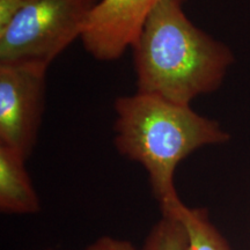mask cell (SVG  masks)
<instances>
[{
    "instance_id": "cell-1",
    "label": "cell",
    "mask_w": 250,
    "mask_h": 250,
    "mask_svg": "<svg viewBox=\"0 0 250 250\" xmlns=\"http://www.w3.org/2000/svg\"><path fill=\"white\" fill-rule=\"evenodd\" d=\"M186 0H159L132 49L137 92L189 104L219 89L233 51L190 21Z\"/></svg>"
},
{
    "instance_id": "cell-2",
    "label": "cell",
    "mask_w": 250,
    "mask_h": 250,
    "mask_svg": "<svg viewBox=\"0 0 250 250\" xmlns=\"http://www.w3.org/2000/svg\"><path fill=\"white\" fill-rule=\"evenodd\" d=\"M115 146L118 153L138 162L148 174L152 193L160 211L179 204L174 176L181 161L197 149L229 140L217 121L151 94L115 100Z\"/></svg>"
},
{
    "instance_id": "cell-3",
    "label": "cell",
    "mask_w": 250,
    "mask_h": 250,
    "mask_svg": "<svg viewBox=\"0 0 250 250\" xmlns=\"http://www.w3.org/2000/svg\"><path fill=\"white\" fill-rule=\"evenodd\" d=\"M100 0H27L0 29V62H35L49 67L81 36Z\"/></svg>"
},
{
    "instance_id": "cell-4",
    "label": "cell",
    "mask_w": 250,
    "mask_h": 250,
    "mask_svg": "<svg viewBox=\"0 0 250 250\" xmlns=\"http://www.w3.org/2000/svg\"><path fill=\"white\" fill-rule=\"evenodd\" d=\"M46 70L35 62H0V145L26 159L42 123Z\"/></svg>"
},
{
    "instance_id": "cell-5",
    "label": "cell",
    "mask_w": 250,
    "mask_h": 250,
    "mask_svg": "<svg viewBox=\"0 0 250 250\" xmlns=\"http://www.w3.org/2000/svg\"><path fill=\"white\" fill-rule=\"evenodd\" d=\"M159 0H100L94 6L80 40L100 62L116 61L132 48Z\"/></svg>"
},
{
    "instance_id": "cell-6",
    "label": "cell",
    "mask_w": 250,
    "mask_h": 250,
    "mask_svg": "<svg viewBox=\"0 0 250 250\" xmlns=\"http://www.w3.org/2000/svg\"><path fill=\"white\" fill-rule=\"evenodd\" d=\"M27 159L0 145V211L5 214H34L40 199L26 169Z\"/></svg>"
},
{
    "instance_id": "cell-7",
    "label": "cell",
    "mask_w": 250,
    "mask_h": 250,
    "mask_svg": "<svg viewBox=\"0 0 250 250\" xmlns=\"http://www.w3.org/2000/svg\"><path fill=\"white\" fill-rule=\"evenodd\" d=\"M161 214H173L182 223L188 237L187 250H232L205 208H189L181 201Z\"/></svg>"
},
{
    "instance_id": "cell-8",
    "label": "cell",
    "mask_w": 250,
    "mask_h": 250,
    "mask_svg": "<svg viewBox=\"0 0 250 250\" xmlns=\"http://www.w3.org/2000/svg\"><path fill=\"white\" fill-rule=\"evenodd\" d=\"M188 237L182 223L173 214H161L140 250H187Z\"/></svg>"
},
{
    "instance_id": "cell-9",
    "label": "cell",
    "mask_w": 250,
    "mask_h": 250,
    "mask_svg": "<svg viewBox=\"0 0 250 250\" xmlns=\"http://www.w3.org/2000/svg\"><path fill=\"white\" fill-rule=\"evenodd\" d=\"M86 250H137L127 240L102 236L87 247Z\"/></svg>"
},
{
    "instance_id": "cell-10",
    "label": "cell",
    "mask_w": 250,
    "mask_h": 250,
    "mask_svg": "<svg viewBox=\"0 0 250 250\" xmlns=\"http://www.w3.org/2000/svg\"><path fill=\"white\" fill-rule=\"evenodd\" d=\"M45 250H54V249H51V248H49V249H45Z\"/></svg>"
}]
</instances>
